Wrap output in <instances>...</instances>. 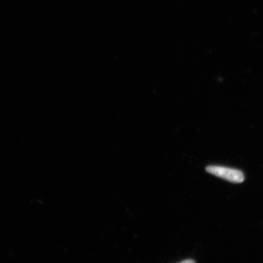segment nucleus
<instances>
[{
	"label": "nucleus",
	"mask_w": 263,
	"mask_h": 263,
	"mask_svg": "<svg viewBox=\"0 0 263 263\" xmlns=\"http://www.w3.org/2000/svg\"><path fill=\"white\" fill-rule=\"evenodd\" d=\"M206 171L214 176L230 182L239 183L245 180L244 174L238 170L219 166H209L206 167Z\"/></svg>",
	"instance_id": "nucleus-1"
},
{
	"label": "nucleus",
	"mask_w": 263,
	"mask_h": 263,
	"mask_svg": "<svg viewBox=\"0 0 263 263\" xmlns=\"http://www.w3.org/2000/svg\"><path fill=\"white\" fill-rule=\"evenodd\" d=\"M196 261L193 259H186V260H183L181 261V263H195Z\"/></svg>",
	"instance_id": "nucleus-2"
}]
</instances>
